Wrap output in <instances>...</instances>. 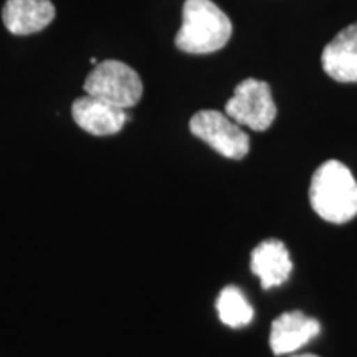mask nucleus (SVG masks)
Instances as JSON below:
<instances>
[{"instance_id": "nucleus-9", "label": "nucleus", "mask_w": 357, "mask_h": 357, "mask_svg": "<svg viewBox=\"0 0 357 357\" xmlns=\"http://www.w3.org/2000/svg\"><path fill=\"white\" fill-rule=\"evenodd\" d=\"M252 273L260 278L265 289L281 287L293 271V261L283 242L270 238L253 248L250 258Z\"/></svg>"}, {"instance_id": "nucleus-6", "label": "nucleus", "mask_w": 357, "mask_h": 357, "mask_svg": "<svg viewBox=\"0 0 357 357\" xmlns=\"http://www.w3.org/2000/svg\"><path fill=\"white\" fill-rule=\"evenodd\" d=\"M71 114L75 123L93 136H113L121 131L129 119L126 109L89 95L73 101Z\"/></svg>"}, {"instance_id": "nucleus-11", "label": "nucleus", "mask_w": 357, "mask_h": 357, "mask_svg": "<svg viewBox=\"0 0 357 357\" xmlns=\"http://www.w3.org/2000/svg\"><path fill=\"white\" fill-rule=\"evenodd\" d=\"M218 318L229 328L238 329L252 323L253 307L250 305L242 289L236 287H225L218 294L215 303Z\"/></svg>"}, {"instance_id": "nucleus-1", "label": "nucleus", "mask_w": 357, "mask_h": 357, "mask_svg": "<svg viewBox=\"0 0 357 357\" xmlns=\"http://www.w3.org/2000/svg\"><path fill=\"white\" fill-rule=\"evenodd\" d=\"M310 202L326 222L352 220L357 215V182L349 167L334 159L321 164L312 174Z\"/></svg>"}, {"instance_id": "nucleus-7", "label": "nucleus", "mask_w": 357, "mask_h": 357, "mask_svg": "<svg viewBox=\"0 0 357 357\" xmlns=\"http://www.w3.org/2000/svg\"><path fill=\"white\" fill-rule=\"evenodd\" d=\"M321 331L319 321L303 311H288L271 323L270 347L276 356L301 349Z\"/></svg>"}, {"instance_id": "nucleus-8", "label": "nucleus", "mask_w": 357, "mask_h": 357, "mask_svg": "<svg viewBox=\"0 0 357 357\" xmlns=\"http://www.w3.org/2000/svg\"><path fill=\"white\" fill-rule=\"evenodd\" d=\"M321 63L334 82L357 83V22L341 30L326 45Z\"/></svg>"}, {"instance_id": "nucleus-12", "label": "nucleus", "mask_w": 357, "mask_h": 357, "mask_svg": "<svg viewBox=\"0 0 357 357\" xmlns=\"http://www.w3.org/2000/svg\"><path fill=\"white\" fill-rule=\"evenodd\" d=\"M294 357H319V356H312V354H303V356H294Z\"/></svg>"}, {"instance_id": "nucleus-10", "label": "nucleus", "mask_w": 357, "mask_h": 357, "mask_svg": "<svg viewBox=\"0 0 357 357\" xmlns=\"http://www.w3.org/2000/svg\"><path fill=\"white\" fill-rule=\"evenodd\" d=\"M2 19L10 33L32 35L52 24L55 7L50 0H7Z\"/></svg>"}, {"instance_id": "nucleus-2", "label": "nucleus", "mask_w": 357, "mask_h": 357, "mask_svg": "<svg viewBox=\"0 0 357 357\" xmlns=\"http://www.w3.org/2000/svg\"><path fill=\"white\" fill-rule=\"evenodd\" d=\"M231 30L234 26L227 13L212 0H185L176 47L185 53L207 55L229 43Z\"/></svg>"}, {"instance_id": "nucleus-5", "label": "nucleus", "mask_w": 357, "mask_h": 357, "mask_svg": "<svg viewBox=\"0 0 357 357\" xmlns=\"http://www.w3.org/2000/svg\"><path fill=\"white\" fill-rule=\"evenodd\" d=\"M189 128L194 136L207 142L223 158L240 160L250 153L248 134L220 111H199L190 118Z\"/></svg>"}, {"instance_id": "nucleus-3", "label": "nucleus", "mask_w": 357, "mask_h": 357, "mask_svg": "<svg viewBox=\"0 0 357 357\" xmlns=\"http://www.w3.org/2000/svg\"><path fill=\"white\" fill-rule=\"evenodd\" d=\"M83 88L86 95L121 109L132 108L142 98V82L137 71L118 60L98 63L84 79Z\"/></svg>"}, {"instance_id": "nucleus-4", "label": "nucleus", "mask_w": 357, "mask_h": 357, "mask_svg": "<svg viewBox=\"0 0 357 357\" xmlns=\"http://www.w3.org/2000/svg\"><path fill=\"white\" fill-rule=\"evenodd\" d=\"M225 114L240 126L266 131L276 118V105L266 82L247 78L236 84L234 96L227 101Z\"/></svg>"}]
</instances>
